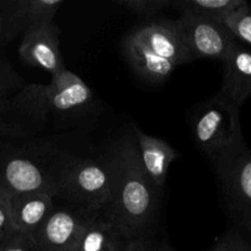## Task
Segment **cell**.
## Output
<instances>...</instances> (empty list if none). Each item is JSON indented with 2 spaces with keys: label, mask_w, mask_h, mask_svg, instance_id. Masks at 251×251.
I'll return each mask as SVG.
<instances>
[{
  "label": "cell",
  "mask_w": 251,
  "mask_h": 251,
  "mask_svg": "<svg viewBox=\"0 0 251 251\" xmlns=\"http://www.w3.org/2000/svg\"><path fill=\"white\" fill-rule=\"evenodd\" d=\"M142 166L150 180L157 189L164 186L171 164L179 158V153L164 140L151 136L139 126H132Z\"/></svg>",
  "instance_id": "13"
},
{
  "label": "cell",
  "mask_w": 251,
  "mask_h": 251,
  "mask_svg": "<svg viewBox=\"0 0 251 251\" xmlns=\"http://www.w3.org/2000/svg\"><path fill=\"white\" fill-rule=\"evenodd\" d=\"M172 1L173 0H115L114 2L131 12L153 16L167 7H172Z\"/></svg>",
  "instance_id": "22"
},
{
  "label": "cell",
  "mask_w": 251,
  "mask_h": 251,
  "mask_svg": "<svg viewBox=\"0 0 251 251\" xmlns=\"http://www.w3.org/2000/svg\"><path fill=\"white\" fill-rule=\"evenodd\" d=\"M24 86V78L15 70L11 63L0 54V100L12 97Z\"/></svg>",
  "instance_id": "20"
},
{
  "label": "cell",
  "mask_w": 251,
  "mask_h": 251,
  "mask_svg": "<svg viewBox=\"0 0 251 251\" xmlns=\"http://www.w3.org/2000/svg\"><path fill=\"white\" fill-rule=\"evenodd\" d=\"M102 156L109 171L110 195L100 215L114 223L126 242L153 238L159 189L145 172L132 127L112 137Z\"/></svg>",
  "instance_id": "1"
},
{
  "label": "cell",
  "mask_w": 251,
  "mask_h": 251,
  "mask_svg": "<svg viewBox=\"0 0 251 251\" xmlns=\"http://www.w3.org/2000/svg\"><path fill=\"white\" fill-rule=\"evenodd\" d=\"M245 4V0H179L172 1V7H176L181 14L190 12L223 22L226 16Z\"/></svg>",
  "instance_id": "18"
},
{
  "label": "cell",
  "mask_w": 251,
  "mask_h": 251,
  "mask_svg": "<svg viewBox=\"0 0 251 251\" xmlns=\"http://www.w3.org/2000/svg\"><path fill=\"white\" fill-rule=\"evenodd\" d=\"M135 38L176 66L190 63L191 56L176 20L149 22L131 32Z\"/></svg>",
  "instance_id": "10"
},
{
  "label": "cell",
  "mask_w": 251,
  "mask_h": 251,
  "mask_svg": "<svg viewBox=\"0 0 251 251\" xmlns=\"http://www.w3.org/2000/svg\"><path fill=\"white\" fill-rule=\"evenodd\" d=\"M10 100L33 119L47 125L49 118L73 119L87 114L95 97L85 81L65 69L51 76L50 82L25 85Z\"/></svg>",
  "instance_id": "3"
},
{
  "label": "cell",
  "mask_w": 251,
  "mask_h": 251,
  "mask_svg": "<svg viewBox=\"0 0 251 251\" xmlns=\"http://www.w3.org/2000/svg\"><path fill=\"white\" fill-rule=\"evenodd\" d=\"M208 251H251V242L238 230L230 229L218 238Z\"/></svg>",
  "instance_id": "23"
},
{
  "label": "cell",
  "mask_w": 251,
  "mask_h": 251,
  "mask_svg": "<svg viewBox=\"0 0 251 251\" xmlns=\"http://www.w3.org/2000/svg\"><path fill=\"white\" fill-rule=\"evenodd\" d=\"M237 107L251 97V47L237 41L223 60V78L217 92Z\"/></svg>",
  "instance_id": "11"
},
{
  "label": "cell",
  "mask_w": 251,
  "mask_h": 251,
  "mask_svg": "<svg viewBox=\"0 0 251 251\" xmlns=\"http://www.w3.org/2000/svg\"><path fill=\"white\" fill-rule=\"evenodd\" d=\"M16 232L12 225L9 194L0 189V242L2 243L9 239Z\"/></svg>",
  "instance_id": "24"
},
{
  "label": "cell",
  "mask_w": 251,
  "mask_h": 251,
  "mask_svg": "<svg viewBox=\"0 0 251 251\" xmlns=\"http://www.w3.org/2000/svg\"><path fill=\"white\" fill-rule=\"evenodd\" d=\"M0 251H39L33 238L15 233L9 239L4 240Z\"/></svg>",
  "instance_id": "25"
},
{
  "label": "cell",
  "mask_w": 251,
  "mask_h": 251,
  "mask_svg": "<svg viewBox=\"0 0 251 251\" xmlns=\"http://www.w3.org/2000/svg\"><path fill=\"white\" fill-rule=\"evenodd\" d=\"M123 50L132 70L149 82H164L176 68L173 63L157 55L131 33L125 38Z\"/></svg>",
  "instance_id": "14"
},
{
  "label": "cell",
  "mask_w": 251,
  "mask_h": 251,
  "mask_svg": "<svg viewBox=\"0 0 251 251\" xmlns=\"http://www.w3.org/2000/svg\"><path fill=\"white\" fill-rule=\"evenodd\" d=\"M211 164L233 229L251 242V150L242 144Z\"/></svg>",
  "instance_id": "5"
},
{
  "label": "cell",
  "mask_w": 251,
  "mask_h": 251,
  "mask_svg": "<svg viewBox=\"0 0 251 251\" xmlns=\"http://www.w3.org/2000/svg\"><path fill=\"white\" fill-rule=\"evenodd\" d=\"M20 34L12 11V0H0V54L2 48Z\"/></svg>",
  "instance_id": "21"
},
{
  "label": "cell",
  "mask_w": 251,
  "mask_h": 251,
  "mask_svg": "<svg viewBox=\"0 0 251 251\" xmlns=\"http://www.w3.org/2000/svg\"><path fill=\"white\" fill-rule=\"evenodd\" d=\"M19 54L25 64L51 76L65 70L60 53V29L56 25L34 26L22 33Z\"/></svg>",
  "instance_id": "9"
},
{
  "label": "cell",
  "mask_w": 251,
  "mask_h": 251,
  "mask_svg": "<svg viewBox=\"0 0 251 251\" xmlns=\"http://www.w3.org/2000/svg\"><path fill=\"white\" fill-rule=\"evenodd\" d=\"M0 247H1V242H0Z\"/></svg>",
  "instance_id": "28"
},
{
  "label": "cell",
  "mask_w": 251,
  "mask_h": 251,
  "mask_svg": "<svg viewBox=\"0 0 251 251\" xmlns=\"http://www.w3.org/2000/svg\"><path fill=\"white\" fill-rule=\"evenodd\" d=\"M85 156L80 145L61 139L0 140V189L9 195L56 198L74 164Z\"/></svg>",
  "instance_id": "2"
},
{
  "label": "cell",
  "mask_w": 251,
  "mask_h": 251,
  "mask_svg": "<svg viewBox=\"0 0 251 251\" xmlns=\"http://www.w3.org/2000/svg\"><path fill=\"white\" fill-rule=\"evenodd\" d=\"M44 126L17 108L10 98L0 100V140H29Z\"/></svg>",
  "instance_id": "15"
},
{
  "label": "cell",
  "mask_w": 251,
  "mask_h": 251,
  "mask_svg": "<svg viewBox=\"0 0 251 251\" xmlns=\"http://www.w3.org/2000/svg\"><path fill=\"white\" fill-rule=\"evenodd\" d=\"M239 112V107L217 93L195 110L191 124L194 141L211 163L244 144Z\"/></svg>",
  "instance_id": "4"
},
{
  "label": "cell",
  "mask_w": 251,
  "mask_h": 251,
  "mask_svg": "<svg viewBox=\"0 0 251 251\" xmlns=\"http://www.w3.org/2000/svg\"><path fill=\"white\" fill-rule=\"evenodd\" d=\"M125 243L114 223L98 212L86 227L77 251H123Z\"/></svg>",
  "instance_id": "16"
},
{
  "label": "cell",
  "mask_w": 251,
  "mask_h": 251,
  "mask_svg": "<svg viewBox=\"0 0 251 251\" xmlns=\"http://www.w3.org/2000/svg\"><path fill=\"white\" fill-rule=\"evenodd\" d=\"M150 251H176V250H174L173 248L171 247V244H168L167 242H162L159 243V244H157V243L154 242Z\"/></svg>",
  "instance_id": "27"
},
{
  "label": "cell",
  "mask_w": 251,
  "mask_h": 251,
  "mask_svg": "<svg viewBox=\"0 0 251 251\" xmlns=\"http://www.w3.org/2000/svg\"><path fill=\"white\" fill-rule=\"evenodd\" d=\"M109 195V171L100 153L96 157L85 156L74 164L56 198L102 213L107 207Z\"/></svg>",
  "instance_id": "6"
},
{
  "label": "cell",
  "mask_w": 251,
  "mask_h": 251,
  "mask_svg": "<svg viewBox=\"0 0 251 251\" xmlns=\"http://www.w3.org/2000/svg\"><path fill=\"white\" fill-rule=\"evenodd\" d=\"M15 232L33 238L54 210L53 198L47 194L9 195Z\"/></svg>",
  "instance_id": "12"
},
{
  "label": "cell",
  "mask_w": 251,
  "mask_h": 251,
  "mask_svg": "<svg viewBox=\"0 0 251 251\" xmlns=\"http://www.w3.org/2000/svg\"><path fill=\"white\" fill-rule=\"evenodd\" d=\"M191 60H221L223 63L237 39L222 21L183 12L176 20Z\"/></svg>",
  "instance_id": "7"
},
{
  "label": "cell",
  "mask_w": 251,
  "mask_h": 251,
  "mask_svg": "<svg viewBox=\"0 0 251 251\" xmlns=\"http://www.w3.org/2000/svg\"><path fill=\"white\" fill-rule=\"evenodd\" d=\"M97 211L83 206L54 207L33 237L39 251H77L81 238Z\"/></svg>",
  "instance_id": "8"
},
{
  "label": "cell",
  "mask_w": 251,
  "mask_h": 251,
  "mask_svg": "<svg viewBox=\"0 0 251 251\" xmlns=\"http://www.w3.org/2000/svg\"><path fill=\"white\" fill-rule=\"evenodd\" d=\"M223 24L237 41L251 47V7L248 2L226 16Z\"/></svg>",
  "instance_id": "19"
},
{
  "label": "cell",
  "mask_w": 251,
  "mask_h": 251,
  "mask_svg": "<svg viewBox=\"0 0 251 251\" xmlns=\"http://www.w3.org/2000/svg\"><path fill=\"white\" fill-rule=\"evenodd\" d=\"M154 243V238L150 239H134L125 243L123 251H150Z\"/></svg>",
  "instance_id": "26"
},
{
  "label": "cell",
  "mask_w": 251,
  "mask_h": 251,
  "mask_svg": "<svg viewBox=\"0 0 251 251\" xmlns=\"http://www.w3.org/2000/svg\"><path fill=\"white\" fill-rule=\"evenodd\" d=\"M64 4V0H12L15 22L21 36L31 27L53 24Z\"/></svg>",
  "instance_id": "17"
}]
</instances>
